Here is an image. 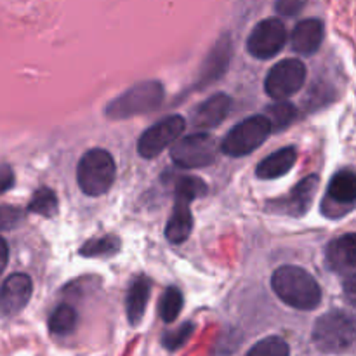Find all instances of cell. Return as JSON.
I'll return each mask as SVG.
<instances>
[{
  "label": "cell",
  "mask_w": 356,
  "mask_h": 356,
  "mask_svg": "<svg viewBox=\"0 0 356 356\" xmlns=\"http://www.w3.org/2000/svg\"><path fill=\"white\" fill-rule=\"evenodd\" d=\"M193 330L195 325L191 322L181 323L176 330H169V332L162 337V344L169 351L179 350V348H183L184 344L190 341V337L193 336Z\"/></svg>",
  "instance_id": "26"
},
{
  "label": "cell",
  "mask_w": 356,
  "mask_h": 356,
  "mask_svg": "<svg viewBox=\"0 0 356 356\" xmlns=\"http://www.w3.org/2000/svg\"><path fill=\"white\" fill-rule=\"evenodd\" d=\"M355 336L353 315L343 309H332L325 313L316 320L313 327V343L320 351L329 355H339L351 350Z\"/></svg>",
  "instance_id": "4"
},
{
  "label": "cell",
  "mask_w": 356,
  "mask_h": 356,
  "mask_svg": "<svg viewBox=\"0 0 356 356\" xmlns=\"http://www.w3.org/2000/svg\"><path fill=\"white\" fill-rule=\"evenodd\" d=\"M163 101V86L156 80L139 82L111 99L104 106V115L110 120H127V118L145 115L156 110Z\"/></svg>",
  "instance_id": "3"
},
{
  "label": "cell",
  "mask_w": 356,
  "mask_h": 356,
  "mask_svg": "<svg viewBox=\"0 0 356 356\" xmlns=\"http://www.w3.org/2000/svg\"><path fill=\"white\" fill-rule=\"evenodd\" d=\"M218 145L211 134H191L179 138L170 148V159L183 169H200L214 163Z\"/></svg>",
  "instance_id": "7"
},
{
  "label": "cell",
  "mask_w": 356,
  "mask_h": 356,
  "mask_svg": "<svg viewBox=\"0 0 356 356\" xmlns=\"http://www.w3.org/2000/svg\"><path fill=\"white\" fill-rule=\"evenodd\" d=\"M229 58H232V42H229L228 35H225V37L219 38L218 44L214 45V49L209 54L204 66V72H202L204 76H202L200 83L207 86L214 79H219L228 70Z\"/></svg>",
  "instance_id": "19"
},
{
  "label": "cell",
  "mask_w": 356,
  "mask_h": 356,
  "mask_svg": "<svg viewBox=\"0 0 356 356\" xmlns=\"http://www.w3.org/2000/svg\"><path fill=\"white\" fill-rule=\"evenodd\" d=\"M323 23L315 17H308V19H302L301 23L296 24L294 31H292V49L299 54L312 56L315 54L320 49L323 42Z\"/></svg>",
  "instance_id": "16"
},
{
  "label": "cell",
  "mask_w": 356,
  "mask_h": 356,
  "mask_svg": "<svg viewBox=\"0 0 356 356\" xmlns=\"http://www.w3.org/2000/svg\"><path fill=\"white\" fill-rule=\"evenodd\" d=\"M79 323V315L75 308L70 305H59L49 316V332L52 336H70L76 329Z\"/></svg>",
  "instance_id": "20"
},
{
  "label": "cell",
  "mask_w": 356,
  "mask_h": 356,
  "mask_svg": "<svg viewBox=\"0 0 356 356\" xmlns=\"http://www.w3.org/2000/svg\"><path fill=\"white\" fill-rule=\"evenodd\" d=\"M207 193V184L200 177L183 176L176 183V200H174L172 214L165 228V236L170 243H183L190 238L193 229V216H191V202Z\"/></svg>",
  "instance_id": "2"
},
{
  "label": "cell",
  "mask_w": 356,
  "mask_h": 356,
  "mask_svg": "<svg viewBox=\"0 0 356 356\" xmlns=\"http://www.w3.org/2000/svg\"><path fill=\"white\" fill-rule=\"evenodd\" d=\"M58 197H56L54 191L49 190V188H40L38 191H35L33 198L28 205V212L40 214L44 218H52V216L58 214Z\"/></svg>",
  "instance_id": "23"
},
{
  "label": "cell",
  "mask_w": 356,
  "mask_h": 356,
  "mask_svg": "<svg viewBox=\"0 0 356 356\" xmlns=\"http://www.w3.org/2000/svg\"><path fill=\"white\" fill-rule=\"evenodd\" d=\"M184 298L181 294V291L177 287H169L160 298V306H159V315L160 318L165 323L174 322L177 316L183 312Z\"/></svg>",
  "instance_id": "22"
},
{
  "label": "cell",
  "mask_w": 356,
  "mask_h": 356,
  "mask_svg": "<svg viewBox=\"0 0 356 356\" xmlns=\"http://www.w3.org/2000/svg\"><path fill=\"white\" fill-rule=\"evenodd\" d=\"M268 110L270 111L264 117L270 120L271 131H282V129H285L287 125H291V122L298 115L294 104L287 103V101H280V103H277L275 106H270Z\"/></svg>",
  "instance_id": "25"
},
{
  "label": "cell",
  "mask_w": 356,
  "mask_h": 356,
  "mask_svg": "<svg viewBox=\"0 0 356 356\" xmlns=\"http://www.w3.org/2000/svg\"><path fill=\"white\" fill-rule=\"evenodd\" d=\"M306 80V66L299 59H284L270 70L264 82L266 94L273 99L285 101L301 90Z\"/></svg>",
  "instance_id": "9"
},
{
  "label": "cell",
  "mask_w": 356,
  "mask_h": 356,
  "mask_svg": "<svg viewBox=\"0 0 356 356\" xmlns=\"http://www.w3.org/2000/svg\"><path fill=\"white\" fill-rule=\"evenodd\" d=\"M287 42V28L280 19H264L254 26L247 40V51L257 59H270L284 49Z\"/></svg>",
  "instance_id": "12"
},
{
  "label": "cell",
  "mask_w": 356,
  "mask_h": 356,
  "mask_svg": "<svg viewBox=\"0 0 356 356\" xmlns=\"http://www.w3.org/2000/svg\"><path fill=\"white\" fill-rule=\"evenodd\" d=\"M117 165L110 152L101 148L83 153L76 167V183L87 197H101L108 193L115 181Z\"/></svg>",
  "instance_id": "5"
},
{
  "label": "cell",
  "mask_w": 356,
  "mask_h": 356,
  "mask_svg": "<svg viewBox=\"0 0 356 356\" xmlns=\"http://www.w3.org/2000/svg\"><path fill=\"white\" fill-rule=\"evenodd\" d=\"M296 160H298L296 148L289 146V148L278 149L273 155L261 160L256 169V176L259 179H277V177L285 176L294 167Z\"/></svg>",
  "instance_id": "18"
},
{
  "label": "cell",
  "mask_w": 356,
  "mask_h": 356,
  "mask_svg": "<svg viewBox=\"0 0 356 356\" xmlns=\"http://www.w3.org/2000/svg\"><path fill=\"white\" fill-rule=\"evenodd\" d=\"M271 134V125L264 115H254L236 124L222 139L221 149L228 156H245L250 155L256 148H259L268 136Z\"/></svg>",
  "instance_id": "6"
},
{
  "label": "cell",
  "mask_w": 356,
  "mask_h": 356,
  "mask_svg": "<svg viewBox=\"0 0 356 356\" xmlns=\"http://www.w3.org/2000/svg\"><path fill=\"white\" fill-rule=\"evenodd\" d=\"M33 284L24 273H13L0 285V318H13L26 308Z\"/></svg>",
  "instance_id": "13"
},
{
  "label": "cell",
  "mask_w": 356,
  "mask_h": 356,
  "mask_svg": "<svg viewBox=\"0 0 356 356\" xmlns=\"http://www.w3.org/2000/svg\"><path fill=\"white\" fill-rule=\"evenodd\" d=\"M356 202V176L353 170L346 169L337 172L327 188L322 202V214L330 219H339L350 214Z\"/></svg>",
  "instance_id": "10"
},
{
  "label": "cell",
  "mask_w": 356,
  "mask_h": 356,
  "mask_svg": "<svg viewBox=\"0 0 356 356\" xmlns=\"http://www.w3.org/2000/svg\"><path fill=\"white\" fill-rule=\"evenodd\" d=\"M7 261H9V247H7L6 240L0 236V275H2L3 270H6Z\"/></svg>",
  "instance_id": "30"
},
{
  "label": "cell",
  "mask_w": 356,
  "mask_h": 356,
  "mask_svg": "<svg viewBox=\"0 0 356 356\" xmlns=\"http://www.w3.org/2000/svg\"><path fill=\"white\" fill-rule=\"evenodd\" d=\"M325 264L330 271L341 275L346 284L350 299H355V271H356V236L353 233L332 240L325 249Z\"/></svg>",
  "instance_id": "11"
},
{
  "label": "cell",
  "mask_w": 356,
  "mask_h": 356,
  "mask_svg": "<svg viewBox=\"0 0 356 356\" xmlns=\"http://www.w3.org/2000/svg\"><path fill=\"white\" fill-rule=\"evenodd\" d=\"M24 212L13 205H0V232L14 229L23 222Z\"/></svg>",
  "instance_id": "27"
},
{
  "label": "cell",
  "mask_w": 356,
  "mask_h": 356,
  "mask_svg": "<svg viewBox=\"0 0 356 356\" xmlns=\"http://www.w3.org/2000/svg\"><path fill=\"white\" fill-rule=\"evenodd\" d=\"M306 0H277V13L282 16H296L298 13H301L302 7H305Z\"/></svg>",
  "instance_id": "28"
},
{
  "label": "cell",
  "mask_w": 356,
  "mask_h": 356,
  "mask_svg": "<svg viewBox=\"0 0 356 356\" xmlns=\"http://www.w3.org/2000/svg\"><path fill=\"white\" fill-rule=\"evenodd\" d=\"M186 129V120L181 115H169L143 132L138 141V152L143 159H155L167 146L174 145Z\"/></svg>",
  "instance_id": "8"
},
{
  "label": "cell",
  "mask_w": 356,
  "mask_h": 356,
  "mask_svg": "<svg viewBox=\"0 0 356 356\" xmlns=\"http://www.w3.org/2000/svg\"><path fill=\"white\" fill-rule=\"evenodd\" d=\"M229 108H232V97L225 92H218L195 110L191 122L197 129H214L228 117Z\"/></svg>",
  "instance_id": "15"
},
{
  "label": "cell",
  "mask_w": 356,
  "mask_h": 356,
  "mask_svg": "<svg viewBox=\"0 0 356 356\" xmlns=\"http://www.w3.org/2000/svg\"><path fill=\"white\" fill-rule=\"evenodd\" d=\"M14 186V170L13 167L7 165V163H2L0 165V195L6 193L7 190Z\"/></svg>",
  "instance_id": "29"
},
{
  "label": "cell",
  "mask_w": 356,
  "mask_h": 356,
  "mask_svg": "<svg viewBox=\"0 0 356 356\" xmlns=\"http://www.w3.org/2000/svg\"><path fill=\"white\" fill-rule=\"evenodd\" d=\"M245 356H291V348L282 337L270 336L254 344Z\"/></svg>",
  "instance_id": "24"
},
{
  "label": "cell",
  "mask_w": 356,
  "mask_h": 356,
  "mask_svg": "<svg viewBox=\"0 0 356 356\" xmlns=\"http://www.w3.org/2000/svg\"><path fill=\"white\" fill-rule=\"evenodd\" d=\"M149 294H152V284L148 278L138 277L136 280H132L127 291V298H125V309H127V318L131 325H138L143 320Z\"/></svg>",
  "instance_id": "17"
},
{
  "label": "cell",
  "mask_w": 356,
  "mask_h": 356,
  "mask_svg": "<svg viewBox=\"0 0 356 356\" xmlns=\"http://www.w3.org/2000/svg\"><path fill=\"white\" fill-rule=\"evenodd\" d=\"M318 176H308L291 191L289 197L270 202V211H273L275 214L301 218V216H305L312 209L313 200H315V193L318 190Z\"/></svg>",
  "instance_id": "14"
},
{
  "label": "cell",
  "mask_w": 356,
  "mask_h": 356,
  "mask_svg": "<svg viewBox=\"0 0 356 356\" xmlns=\"http://www.w3.org/2000/svg\"><path fill=\"white\" fill-rule=\"evenodd\" d=\"M120 238L113 235H104L99 238H92L86 242L80 249V256L83 257H111L120 252Z\"/></svg>",
  "instance_id": "21"
},
{
  "label": "cell",
  "mask_w": 356,
  "mask_h": 356,
  "mask_svg": "<svg viewBox=\"0 0 356 356\" xmlns=\"http://www.w3.org/2000/svg\"><path fill=\"white\" fill-rule=\"evenodd\" d=\"M271 287L280 301L301 312H312L322 301V289L312 273L299 266H280L271 277Z\"/></svg>",
  "instance_id": "1"
}]
</instances>
